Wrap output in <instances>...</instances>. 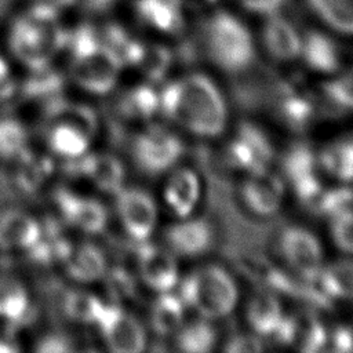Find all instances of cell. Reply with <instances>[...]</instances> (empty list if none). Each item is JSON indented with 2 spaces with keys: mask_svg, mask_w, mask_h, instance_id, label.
I'll list each match as a JSON object with an SVG mask.
<instances>
[{
  "mask_svg": "<svg viewBox=\"0 0 353 353\" xmlns=\"http://www.w3.org/2000/svg\"><path fill=\"white\" fill-rule=\"evenodd\" d=\"M313 112V101L307 94H301L294 90L284 91L280 99V113L288 124L296 128L305 127L312 120Z\"/></svg>",
  "mask_w": 353,
  "mask_h": 353,
  "instance_id": "4dcf8cb0",
  "label": "cell"
},
{
  "mask_svg": "<svg viewBox=\"0 0 353 353\" xmlns=\"http://www.w3.org/2000/svg\"><path fill=\"white\" fill-rule=\"evenodd\" d=\"M284 317L281 303L272 292H258L248 302V324L252 331L261 336H274Z\"/></svg>",
  "mask_w": 353,
  "mask_h": 353,
  "instance_id": "7402d4cb",
  "label": "cell"
},
{
  "mask_svg": "<svg viewBox=\"0 0 353 353\" xmlns=\"http://www.w3.org/2000/svg\"><path fill=\"white\" fill-rule=\"evenodd\" d=\"M95 324L109 350L116 353H138L145 349L146 332L143 325L124 309L103 305Z\"/></svg>",
  "mask_w": 353,
  "mask_h": 353,
  "instance_id": "5b68a950",
  "label": "cell"
},
{
  "mask_svg": "<svg viewBox=\"0 0 353 353\" xmlns=\"http://www.w3.org/2000/svg\"><path fill=\"white\" fill-rule=\"evenodd\" d=\"M179 296L201 319L212 320L228 316L234 309L239 294L233 277L223 268L205 265L183 279Z\"/></svg>",
  "mask_w": 353,
  "mask_h": 353,
  "instance_id": "3957f363",
  "label": "cell"
},
{
  "mask_svg": "<svg viewBox=\"0 0 353 353\" xmlns=\"http://www.w3.org/2000/svg\"><path fill=\"white\" fill-rule=\"evenodd\" d=\"M37 350L40 352H68L70 350V346L68 345V341H65L61 336L50 335L40 341Z\"/></svg>",
  "mask_w": 353,
  "mask_h": 353,
  "instance_id": "60d3db41",
  "label": "cell"
},
{
  "mask_svg": "<svg viewBox=\"0 0 353 353\" xmlns=\"http://www.w3.org/2000/svg\"><path fill=\"white\" fill-rule=\"evenodd\" d=\"M103 303L87 291H73L65 299L66 313L76 321L97 323Z\"/></svg>",
  "mask_w": 353,
  "mask_h": 353,
  "instance_id": "d6a6232c",
  "label": "cell"
},
{
  "mask_svg": "<svg viewBox=\"0 0 353 353\" xmlns=\"http://www.w3.org/2000/svg\"><path fill=\"white\" fill-rule=\"evenodd\" d=\"M262 41L266 51L277 61L290 62L299 58L302 34L295 25L280 12L265 17Z\"/></svg>",
  "mask_w": 353,
  "mask_h": 353,
  "instance_id": "9a60e30c",
  "label": "cell"
},
{
  "mask_svg": "<svg viewBox=\"0 0 353 353\" xmlns=\"http://www.w3.org/2000/svg\"><path fill=\"white\" fill-rule=\"evenodd\" d=\"M18 347L12 345V342H10L8 339H1L0 338V352H12L17 350Z\"/></svg>",
  "mask_w": 353,
  "mask_h": 353,
  "instance_id": "7bdbcfd3",
  "label": "cell"
},
{
  "mask_svg": "<svg viewBox=\"0 0 353 353\" xmlns=\"http://www.w3.org/2000/svg\"><path fill=\"white\" fill-rule=\"evenodd\" d=\"M87 174L102 190L117 193L123 188L124 167L112 154H98L88 160Z\"/></svg>",
  "mask_w": 353,
  "mask_h": 353,
  "instance_id": "83f0119b",
  "label": "cell"
},
{
  "mask_svg": "<svg viewBox=\"0 0 353 353\" xmlns=\"http://www.w3.org/2000/svg\"><path fill=\"white\" fill-rule=\"evenodd\" d=\"M66 273L80 284L94 283L102 279L108 270V261L103 251L92 243L70 245L63 258Z\"/></svg>",
  "mask_w": 353,
  "mask_h": 353,
  "instance_id": "ac0fdd59",
  "label": "cell"
},
{
  "mask_svg": "<svg viewBox=\"0 0 353 353\" xmlns=\"http://www.w3.org/2000/svg\"><path fill=\"white\" fill-rule=\"evenodd\" d=\"M274 338L302 352H317L327 342L325 330L310 314L284 317Z\"/></svg>",
  "mask_w": 353,
  "mask_h": 353,
  "instance_id": "2e32d148",
  "label": "cell"
},
{
  "mask_svg": "<svg viewBox=\"0 0 353 353\" xmlns=\"http://www.w3.org/2000/svg\"><path fill=\"white\" fill-rule=\"evenodd\" d=\"M299 58L309 69L325 74L335 73L342 59L335 40L320 30H309L302 34Z\"/></svg>",
  "mask_w": 353,
  "mask_h": 353,
  "instance_id": "e0dca14e",
  "label": "cell"
},
{
  "mask_svg": "<svg viewBox=\"0 0 353 353\" xmlns=\"http://www.w3.org/2000/svg\"><path fill=\"white\" fill-rule=\"evenodd\" d=\"M63 219L85 233H98L108 222L106 208L95 199L73 193L62 194L59 200Z\"/></svg>",
  "mask_w": 353,
  "mask_h": 353,
  "instance_id": "d6986e66",
  "label": "cell"
},
{
  "mask_svg": "<svg viewBox=\"0 0 353 353\" xmlns=\"http://www.w3.org/2000/svg\"><path fill=\"white\" fill-rule=\"evenodd\" d=\"M331 236L338 248L353 254V210L345 208L331 215Z\"/></svg>",
  "mask_w": 353,
  "mask_h": 353,
  "instance_id": "e575fe53",
  "label": "cell"
},
{
  "mask_svg": "<svg viewBox=\"0 0 353 353\" xmlns=\"http://www.w3.org/2000/svg\"><path fill=\"white\" fill-rule=\"evenodd\" d=\"M208 58L228 73L247 70L255 59V41L248 26L229 11H215L203 30Z\"/></svg>",
  "mask_w": 353,
  "mask_h": 353,
  "instance_id": "7a4b0ae2",
  "label": "cell"
},
{
  "mask_svg": "<svg viewBox=\"0 0 353 353\" xmlns=\"http://www.w3.org/2000/svg\"><path fill=\"white\" fill-rule=\"evenodd\" d=\"M261 341L254 335H236L228 341L225 350L228 352H259L262 350Z\"/></svg>",
  "mask_w": 353,
  "mask_h": 353,
  "instance_id": "f35d334b",
  "label": "cell"
},
{
  "mask_svg": "<svg viewBox=\"0 0 353 353\" xmlns=\"http://www.w3.org/2000/svg\"><path fill=\"white\" fill-rule=\"evenodd\" d=\"M139 19L160 33H176L183 25L182 0H137Z\"/></svg>",
  "mask_w": 353,
  "mask_h": 353,
  "instance_id": "44dd1931",
  "label": "cell"
},
{
  "mask_svg": "<svg viewBox=\"0 0 353 353\" xmlns=\"http://www.w3.org/2000/svg\"><path fill=\"white\" fill-rule=\"evenodd\" d=\"M312 11L331 30L353 36V0H306Z\"/></svg>",
  "mask_w": 353,
  "mask_h": 353,
  "instance_id": "d4e9b609",
  "label": "cell"
},
{
  "mask_svg": "<svg viewBox=\"0 0 353 353\" xmlns=\"http://www.w3.org/2000/svg\"><path fill=\"white\" fill-rule=\"evenodd\" d=\"M241 196L254 214L259 216H270L281 207L284 183L269 170L252 172L241 188Z\"/></svg>",
  "mask_w": 353,
  "mask_h": 353,
  "instance_id": "8fae6325",
  "label": "cell"
},
{
  "mask_svg": "<svg viewBox=\"0 0 353 353\" xmlns=\"http://www.w3.org/2000/svg\"><path fill=\"white\" fill-rule=\"evenodd\" d=\"M41 222L21 208L0 212V250L29 251L39 240Z\"/></svg>",
  "mask_w": 353,
  "mask_h": 353,
  "instance_id": "4fadbf2b",
  "label": "cell"
},
{
  "mask_svg": "<svg viewBox=\"0 0 353 353\" xmlns=\"http://www.w3.org/2000/svg\"><path fill=\"white\" fill-rule=\"evenodd\" d=\"M319 280L330 296L353 299V259H338L321 268Z\"/></svg>",
  "mask_w": 353,
  "mask_h": 353,
  "instance_id": "4316f807",
  "label": "cell"
},
{
  "mask_svg": "<svg viewBox=\"0 0 353 353\" xmlns=\"http://www.w3.org/2000/svg\"><path fill=\"white\" fill-rule=\"evenodd\" d=\"M283 165L295 193L309 207L324 189L319 175L321 168L319 154L316 156L305 145H295L285 153Z\"/></svg>",
  "mask_w": 353,
  "mask_h": 353,
  "instance_id": "ba28073f",
  "label": "cell"
},
{
  "mask_svg": "<svg viewBox=\"0 0 353 353\" xmlns=\"http://www.w3.org/2000/svg\"><path fill=\"white\" fill-rule=\"evenodd\" d=\"M321 170L341 181H353V134L330 143L319 154Z\"/></svg>",
  "mask_w": 353,
  "mask_h": 353,
  "instance_id": "484cf974",
  "label": "cell"
},
{
  "mask_svg": "<svg viewBox=\"0 0 353 353\" xmlns=\"http://www.w3.org/2000/svg\"><path fill=\"white\" fill-rule=\"evenodd\" d=\"M8 77V65L3 55H0V83Z\"/></svg>",
  "mask_w": 353,
  "mask_h": 353,
  "instance_id": "b9f144b4",
  "label": "cell"
},
{
  "mask_svg": "<svg viewBox=\"0 0 353 353\" xmlns=\"http://www.w3.org/2000/svg\"><path fill=\"white\" fill-rule=\"evenodd\" d=\"M228 154L230 163L248 174L269 170L273 156L268 137L254 124H241L230 141Z\"/></svg>",
  "mask_w": 353,
  "mask_h": 353,
  "instance_id": "9c48e42d",
  "label": "cell"
},
{
  "mask_svg": "<svg viewBox=\"0 0 353 353\" xmlns=\"http://www.w3.org/2000/svg\"><path fill=\"white\" fill-rule=\"evenodd\" d=\"M325 98L336 109L350 110L353 109V74L342 76L325 84Z\"/></svg>",
  "mask_w": 353,
  "mask_h": 353,
  "instance_id": "8d00e7d4",
  "label": "cell"
},
{
  "mask_svg": "<svg viewBox=\"0 0 353 353\" xmlns=\"http://www.w3.org/2000/svg\"><path fill=\"white\" fill-rule=\"evenodd\" d=\"M138 269L143 283L157 291H171L178 283L175 254L167 247L143 245L138 255Z\"/></svg>",
  "mask_w": 353,
  "mask_h": 353,
  "instance_id": "30bf717a",
  "label": "cell"
},
{
  "mask_svg": "<svg viewBox=\"0 0 353 353\" xmlns=\"http://www.w3.org/2000/svg\"><path fill=\"white\" fill-rule=\"evenodd\" d=\"M185 303L179 295L171 291L159 292L150 309V324L156 334L168 336L175 334L183 324Z\"/></svg>",
  "mask_w": 353,
  "mask_h": 353,
  "instance_id": "cb8c5ba5",
  "label": "cell"
},
{
  "mask_svg": "<svg viewBox=\"0 0 353 353\" xmlns=\"http://www.w3.org/2000/svg\"><path fill=\"white\" fill-rule=\"evenodd\" d=\"M132 153L137 165L143 172L159 175L178 163L183 153V143L171 130L152 125L135 138Z\"/></svg>",
  "mask_w": 353,
  "mask_h": 353,
  "instance_id": "277c9868",
  "label": "cell"
},
{
  "mask_svg": "<svg viewBox=\"0 0 353 353\" xmlns=\"http://www.w3.org/2000/svg\"><path fill=\"white\" fill-rule=\"evenodd\" d=\"M241 8L261 17H269L272 14L280 12L284 0H233Z\"/></svg>",
  "mask_w": 353,
  "mask_h": 353,
  "instance_id": "74e56055",
  "label": "cell"
},
{
  "mask_svg": "<svg viewBox=\"0 0 353 353\" xmlns=\"http://www.w3.org/2000/svg\"><path fill=\"white\" fill-rule=\"evenodd\" d=\"M121 61L110 51L92 50L80 55L76 77L83 87L94 92H106L116 84Z\"/></svg>",
  "mask_w": 353,
  "mask_h": 353,
  "instance_id": "5bb4252c",
  "label": "cell"
},
{
  "mask_svg": "<svg viewBox=\"0 0 353 353\" xmlns=\"http://www.w3.org/2000/svg\"><path fill=\"white\" fill-rule=\"evenodd\" d=\"M90 142L91 137L88 130L85 131L79 124L70 121L57 123L48 134L51 150L66 159H79L88 154Z\"/></svg>",
  "mask_w": 353,
  "mask_h": 353,
  "instance_id": "603a6c76",
  "label": "cell"
},
{
  "mask_svg": "<svg viewBox=\"0 0 353 353\" xmlns=\"http://www.w3.org/2000/svg\"><path fill=\"white\" fill-rule=\"evenodd\" d=\"M116 210L124 232L135 241L143 243L157 223V205L153 197L139 188H121L116 193Z\"/></svg>",
  "mask_w": 353,
  "mask_h": 353,
  "instance_id": "8992f818",
  "label": "cell"
},
{
  "mask_svg": "<svg viewBox=\"0 0 353 353\" xmlns=\"http://www.w3.org/2000/svg\"><path fill=\"white\" fill-rule=\"evenodd\" d=\"M175 334L178 347L186 353H205L216 343L215 328L207 319L182 324Z\"/></svg>",
  "mask_w": 353,
  "mask_h": 353,
  "instance_id": "f546056e",
  "label": "cell"
},
{
  "mask_svg": "<svg viewBox=\"0 0 353 353\" xmlns=\"http://www.w3.org/2000/svg\"><path fill=\"white\" fill-rule=\"evenodd\" d=\"M332 343L334 347L339 352L353 353V324L336 330L332 336Z\"/></svg>",
  "mask_w": 353,
  "mask_h": 353,
  "instance_id": "ab89813d",
  "label": "cell"
},
{
  "mask_svg": "<svg viewBox=\"0 0 353 353\" xmlns=\"http://www.w3.org/2000/svg\"><path fill=\"white\" fill-rule=\"evenodd\" d=\"M164 199L176 216H190L200 199V181L197 174L189 168L175 170L167 181Z\"/></svg>",
  "mask_w": 353,
  "mask_h": 353,
  "instance_id": "ffe728a7",
  "label": "cell"
},
{
  "mask_svg": "<svg viewBox=\"0 0 353 353\" xmlns=\"http://www.w3.org/2000/svg\"><path fill=\"white\" fill-rule=\"evenodd\" d=\"M280 248L285 262L305 277L319 276L323 268V248L307 229L290 226L281 233Z\"/></svg>",
  "mask_w": 353,
  "mask_h": 353,
  "instance_id": "52a82bcc",
  "label": "cell"
},
{
  "mask_svg": "<svg viewBox=\"0 0 353 353\" xmlns=\"http://www.w3.org/2000/svg\"><path fill=\"white\" fill-rule=\"evenodd\" d=\"M124 108L132 117H150L159 110V92L149 85L135 87L125 97Z\"/></svg>",
  "mask_w": 353,
  "mask_h": 353,
  "instance_id": "836d02e7",
  "label": "cell"
},
{
  "mask_svg": "<svg viewBox=\"0 0 353 353\" xmlns=\"http://www.w3.org/2000/svg\"><path fill=\"white\" fill-rule=\"evenodd\" d=\"M159 110L182 128L207 138L219 135L228 121L221 91L201 73H190L165 84L159 92Z\"/></svg>",
  "mask_w": 353,
  "mask_h": 353,
  "instance_id": "6da1fadb",
  "label": "cell"
},
{
  "mask_svg": "<svg viewBox=\"0 0 353 353\" xmlns=\"http://www.w3.org/2000/svg\"><path fill=\"white\" fill-rule=\"evenodd\" d=\"M165 247L181 256H197L207 252L214 243V232L204 219H186L176 222L164 232Z\"/></svg>",
  "mask_w": 353,
  "mask_h": 353,
  "instance_id": "7c38bea8",
  "label": "cell"
},
{
  "mask_svg": "<svg viewBox=\"0 0 353 353\" xmlns=\"http://www.w3.org/2000/svg\"><path fill=\"white\" fill-rule=\"evenodd\" d=\"M30 298L23 287L7 284L0 288V319L6 321H22L30 312Z\"/></svg>",
  "mask_w": 353,
  "mask_h": 353,
  "instance_id": "1f68e13d",
  "label": "cell"
},
{
  "mask_svg": "<svg viewBox=\"0 0 353 353\" xmlns=\"http://www.w3.org/2000/svg\"><path fill=\"white\" fill-rule=\"evenodd\" d=\"M29 132L14 117H0V159L22 160L28 156Z\"/></svg>",
  "mask_w": 353,
  "mask_h": 353,
  "instance_id": "f1b7e54d",
  "label": "cell"
},
{
  "mask_svg": "<svg viewBox=\"0 0 353 353\" xmlns=\"http://www.w3.org/2000/svg\"><path fill=\"white\" fill-rule=\"evenodd\" d=\"M145 73L152 80H160L170 69L171 54L164 47L143 48V54L139 59Z\"/></svg>",
  "mask_w": 353,
  "mask_h": 353,
  "instance_id": "d590c367",
  "label": "cell"
}]
</instances>
